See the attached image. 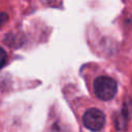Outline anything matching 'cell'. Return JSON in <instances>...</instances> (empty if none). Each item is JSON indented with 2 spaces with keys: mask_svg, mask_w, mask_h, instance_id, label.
I'll return each mask as SVG.
<instances>
[{
  "mask_svg": "<svg viewBox=\"0 0 132 132\" xmlns=\"http://www.w3.org/2000/svg\"><path fill=\"white\" fill-rule=\"evenodd\" d=\"M6 59H7V56H6L5 51H4L2 47H0V69L5 65Z\"/></svg>",
  "mask_w": 132,
  "mask_h": 132,
  "instance_id": "cell-3",
  "label": "cell"
},
{
  "mask_svg": "<svg viewBox=\"0 0 132 132\" xmlns=\"http://www.w3.org/2000/svg\"><path fill=\"white\" fill-rule=\"evenodd\" d=\"M82 123L89 130L99 131L105 125V114L98 108H90L85 112Z\"/></svg>",
  "mask_w": 132,
  "mask_h": 132,
  "instance_id": "cell-2",
  "label": "cell"
},
{
  "mask_svg": "<svg viewBox=\"0 0 132 132\" xmlns=\"http://www.w3.org/2000/svg\"><path fill=\"white\" fill-rule=\"evenodd\" d=\"M94 92L99 99L110 100L118 92V84L109 76H98L94 81Z\"/></svg>",
  "mask_w": 132,
  "mask_h": 132,
  "instance_id": "cell-1",
  "label": "cell"
},
{
  "mask_svg": "<svg viewBox=\"0 0 132 132\" xmlns=\"http://www.w3.org/2000/svg\"><path fill=\"white\" fill-rule=\"evenodd\" d=\"M6 19H7V15L5 13H0V26L5 22Z\"/></svg>",
  "mask_w": 132,
  "mask_h": 132,
  "instance_id": "cell-4",
  "label": "cell"
}]
</instances>
